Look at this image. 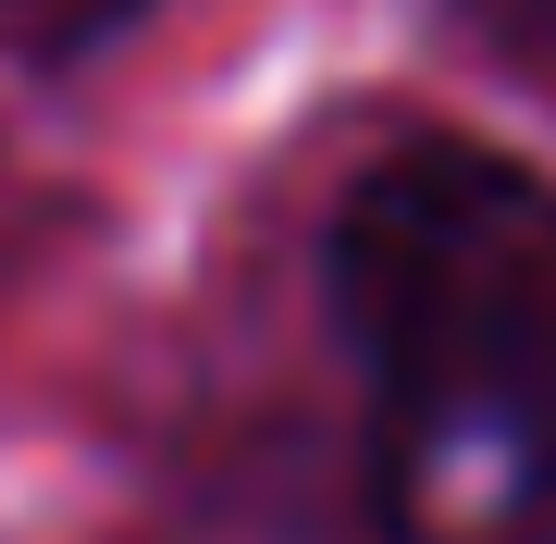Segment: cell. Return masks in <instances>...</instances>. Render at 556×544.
<instances>
[{
    "label": "cell",
    "instance_id": "obj_1",
    "mask_svg": "<svg viewBox=\"0 0 556 544\" xmlns=\"http://www.w3.org/2000/svg\"><path fill=\"white\" fill-rule=\"evenodd\" d=\"M334 322L371 371L396 544H556V186L420 137L334 211Z\"/></svg>",
    "mask_w": 556,
    "mask_h": 544
},
{
    "label": "cell",
    "instance_id": "obj_2",
    "mask_svg": "<svg viewBox=\"0 0 556 544\" xmlns=\"http://www.w3.org/2000/svg\"><path fill=\"white\" fill-rule=\"evenodd\" d=\"M149 0H0V38H25V50H87V38H112V25H137Z\"/></svg>",
    "mask_w": 556,
    "mask_h": 544
}]
</instances>
